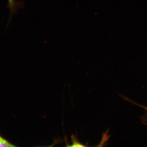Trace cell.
Wrapping results in <instances>:
<instances>
[{"mask_svg":"<svg viewBox=\"0 0 147 147\" xmlns=\"http://www.w3.org/2000/svg\"><path fill=\"white\" fill-rule=\"evenodd\" d=\"M9 7L10 9L11 13H16L18 9L23 6V3L18 2L16 0H8Z\"/></svg>","mask_w":147,"mask_h":147,"instance_id":"obj_1","label":"cell"},{"mask_svg":"<svg viewBox=\"0 0 147 147\" xmlns=\"http://www.w3.org/2000/svg\"><path fill=\"white\" fill-rule=\"evenodd\" d=\"M72 141H73V145H71V146H85L82 144L81 143L78 142L77 140H76V138L74 137V135H72Z\"/></svg>","mask_w":147,"mask_h":147,"instance_id":"obj_2","label":"cell"},{"mask_svg":"<svg viewBox=\"0 0 147 147\" xmlns=\"http://www.w3.org/2000/svg\"><path fill=\"white\" fill-rule=\"evenodd\" d=\"M0 136H1V135H0Z\"/></svg>","mask_w":147,"mask_h":147,"instance_id":"obj_3","label":"cell"}]
</instances>
